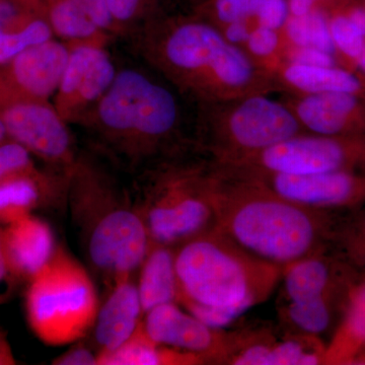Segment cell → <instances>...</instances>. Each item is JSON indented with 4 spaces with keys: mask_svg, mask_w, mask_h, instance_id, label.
Instances as JSON below:
<instances>
[{
    "mask_svg": "<svg viewBox=\"0 0 365 365\" xmlns=\"http://www.w3.org/2000/svg\"><path fill=\"white\" fill-rule=\"evenodd\" d=\"M282 61L304 66H340L337 58L329 53L312 47H299L285 44L282 51Z\"/></svg>",
    "mask_w": 365,
    "mask_h": 365,
    "instance_id": "836d02e7",
    "label": "cell"
},
{
    "mask_svg": "<svg viewBox=\"0 0 365 365\" xmlns=\"http://www.w3.org/2000/svg\"><path fill=\"white\" fill-rule=\"evenodd\" d=\"M16 359H14L13 350L6 334L4 331L0 330V365H13L16 364Z\"/></svg>",
    "mask_w": 365,
    "mask_h": 365,
    "instance_id": "ee69618b",
    "label": "cell"
},
{
    "mask_svg": "<svg viewBox=\"0 0 365 365\" xmlns=\"http://www.w3.org/2000/svg\"><path fill=\"white\" fill-rule=\"evenodd\" d=\"M71 47L52 39L32 46L9 62L13 90L7 103L16 100L47 101L60 85Z\"/></svg>",
    "mask_w": 365,
    "mask_h": 365,
    "instance_id": "9a60e30c",
    "label": "cell"
},
{
    "mask_svg": "<svg viewBox=\"0 0 365 365\" xmlns=\"http://www.w3.org/2000/svg\"><path fill=\"white\" fill-rule=\"evenodd\" d=\"M281 34L287 45L316 48L337 58L329 28L328 13L324 9H314L302 16L290 14Z\"/></svg>",
    "mask_w": 365,
    "mask_h": 365,
    "instance_id": "4316f807",
    "label": "cell"
},
{
    "mask_svg": "<svg viewBox=\"0 0 365 365\" xmlns=\"http://www.w3.org/2000/svg\"><path fill=\"white\" fill-rule=\"evenodd\" d=\"M28 283L26 319L43 343L68 345L88 335L100 300L83 264L58 247L49 263Z\"/></svg>",
    "mask_w": 365,
    "mask_h": 365,
    "instance_id": "ba28073f",
    "label": "cell"
},
{
    "mask_svg": "<svg viewBox=\"0 0 365 365\" xmlns=\"http://www.w3.org/2000/svg\"><path fill=\"white\" fill-rule=\"evenodd\" d=\"M117 28L129 26L145 16L153 0H107Z\"/></svg>",
    "mask_w": 365,
    "mask_h": 365,
    "instance_id": "e575fe53",
    "label": "cell"
},
{
    "mask_svg": "<svg viewBox=\"0 0 365 365\" xmlns=\"http://www.w3.org/2000/svg\"><path fill=\"white\" fill-rule=\"evenodd\" d=\"M1 232L9 267L19 282L35 277L58 248L49 223L34 215L9 223Z\"/></svg>",
    "mask_w": 365,
    "mask_h": 365,
    "instance_id": "d6986e66",
    "label": "cell"
},
{
    "mask_svg": "<svg viewBox=\"0 0 365 365\" xmlns=\"http://www.w3.org/2000/svg\"><path fill=\"white\" fill-rule=\"evenodd\" d=\"M134 189L151 242L177 247L215 227L217 173L182 153L144 168Z\"/></svg>",
    "mask_w": 365,
    "mask_h": 365,
    "instance_id": "8992f818",
    "label": "cell"
},
{
    "mask_svg": "<svg viewBox=\"0 0 365 365\" xmlns=\"http://www.w3.org/2000/svg\"><path fill=\"white\" fill-rule=\"evenodd\" d=\"M141 45L151 66L198 106L281 91L272 72L198 16L153 24Z\"/></svg>",
    "mask_w": 365,
    "mask_h": 365,
    "instance_id": "6da1fadb",
    "label": "cell"
},
{
    "mask_svg": "<svg viewBox=\"0 0 365 365\" xmlns=\"http://www.w3.org/2000/svg\"><path fill=\"white\" fill-rule=\"evenodd\" d=\"M32 153L16 141H6L0 145V182L9 178L37 170Z\"/></svg>",
    "mask_w": 365,
    "mask_h": 365,
    "instance_id": "d6a6232c",
    "label": "cell"
},
{
    "mask_svg": "<svg viewBox=\"0 0 365 365\" xmlns=\"http://www.w3.org/2000/svg\"><path fill=\"white\" fill-rule=\"evenodd\" d=\"M215 169V228L252 256L283 269L332 242L337 225L331 211L306 207L249 178Z\"/></svg>",
    "mask_w": 365,
    "mask_h": 365,
    "instance_id": "7a4b0ae2",
    "label": "cell"
},
{
    "mask_svg": "<svg viewBox=\"0 0 365 365\" xmlns=\"http://www.w3.org/2000/svg\"><path fill=\"white\" fill-rule=\"evenodd\" d=\"M257 26L258 25H257L256 19L251 18L232 21V23L218 29L228 43L240 48H244Z\"/></svg>",
    "mask_w": 365,
    "mask_h": 365,
    "instance_id": "8d00e7d4",
    "label": "cell"
},
{
    "mask_svg": "<svg viewBox=\"0 0 365 365\" xmlns=\"http://www.w3.org/2000/svg\"><path fill=\"white\" fill-rule=\"evenodd\" d=\"M285 42L278 31L257 26L242 49L259 66L272 72L282 61Z\"/></svg>",
    "mask_w": 365,
    "mask_h": 365,
    "instance_id": "4dcf8cb0",
    "label": "cell"
},
{
    "mask_svg": "<svg viewBox=\"0 0 365 365\" xmlns=\"http://www.w3.org/2000/svg\"><path fill=\"white\" fill-rule=\"evenodd\" d=\"M266 0H205L197 16L217 28L232 21L255 18Z\"/></svg>",
    "mask_w": 365,
    "mask_h": 365,
    "instance_id": "f546056e",
    "label": "cell"
},
{
    "mask_svg": "<svg viewBox=\"0 0 365 365\" xmlns=\"http://www.w3.org/2000/svg\"><path fill=\"white\" fill-rule=\"evenodd\" d=\"M205 364L202 359L151 339L143 321L133 335L114 351L98 353V365H193Z\"/></svg>",
    "mask_w": 365,
    "mask_h": 365,
    "instance_id": "603a6c76",
    "label": "cell"
},
{
    "mask_svg": "<svg viewBox=\"0 0 365 365\" xmlns=\"http://www.w3.org/2000/svg\"><path fill=\"white\" fill-rule=\"evenodd\" d=\"M175 247L151 242L139 268L138 288L144 314L162 304L177 302L178 280Z\"/></svg>",
    "mask_w": 365,
    "mask_h": 365,
    "instance_id": "7402d4cb",
    "label": "cell"
},
{
    "mask_svg": "<svg viewBox=\"0 0 365 365\" xmlns=\"http://www.w3.org/2000/svg\"><path fill=\"white\" fill-rule=\"evenodd\" d=\"M356 68L357 71H360V73L365 76V42L361 53H360L359 60H357Z\"/></svg>",
    "mask_w": 365,
    "mask_h": 365,
    "instance_id": "f6af8a7d",
    "label": "cell"
},
{
    "mask_svg": "<svg viewBox=\"0 0 365 365\" xmlns=\"http://www.w3.org/2000/svg\"><path fill=\"white\" fill-rule=\"evenodd\" d=\"M220 170L249 178L283 198L318 210L354 207L365 201V173L362 172L282 174Z\"/></svg>",
    "mask_w": 365,
    "mask_h": 365,
    "instance_id": "8fae6325",
    "label": "cell"
},
{
    "mask_svg": "<svg viewBox=\"0 0 365 365\" xmlns=\"http://www.w3.org/2000/svg\"><path fill=\"white\" fill-rule=\"evenodd\" d=\"M177 304L222 329L269 299L283 269L252 256L215 228L175 247Z\"/></svg>",
    "mask_w": 365,
    "mask_h": 365,
    "instance_id": "3957f363",
    "label": "cell"
},
{
    "mask_svg": "<svg viewBox=\"0 0 365 365\" xmlns=\"http://www.w3.org/2000/svg\"><path fill=\"white\" fill-rule=\"evenodd\" d=\"M21 13L13 0H0V31L21 24Z\"/></svg>",
    "mask_w": 365,
    "mask_h": 365,
    "instance_id": "7bdbcfd3",
    "label": "cell"
},
{
    "mask_svg": "<svg viewBox=\"0 0 365 365\" xmlns=\"http://www.w3.org/2000/svg\"><path fill=\"white\" fill-rule=\"evenodd\" d=\"M68 45V62L53 105L66 123L78 121L102 98L117 74L104 46Z\"/></svg>",
    "mask_w": 365,
    "mask_h": 365,
    "instance_id": "7c38bea8",
    "label": "cell"
},
{
    "mask_svg": "<svg viewBox=\"0 0 365 365\" xmlns=\"http://www.w3.org/2000/svg\"><path fill=\"white\" fill-rule=\"evenodd\" d=\"M290 14L288 0H266L255 19L259 26L281 32Z\"/></svg>",
    "mask_w": 365,
    "mask_h": 365,
    "instance_id": "d590c367",
    "label": "cell"
},
{
    "mask_svg": "<svg viewBox=\"0 0 365 365\" xmlns=\"http://www.w3.org/2000/svg\"><path fill=\"white\" fill-rule=\"evenodd\" d=\"M11 140L60 172H71L78 155L66 122L47 101L16 100L0 112Z\"/></svg>",
    "mask_w": 365,
    "mask_h": 365,
    "instance_id": "30bf717a",
    "label": "cell"
},
{
    "mask_svg": "<svg viewBox=\"0 0 365 365\" xmlns=\"http://www.w3.org/2000/svg\"><path fill=\"white\" fill-rule=\"evenodd\" d=\"M144 330L160 345L192 353L205 364H225L232 335L203 323L177 302L162 304L144 314Z\"/></svg>",
    "mask_w": 365,
    "mask_h": 365,
    "instance_id": "4fadbf2b",
    "label": "cell"
},
{
    "mask_svg": "<svg viewBox=\"0 0 365 365\" xmlns=\"http://www.w3.org/2000/svg\"><path fill=\"white\" fill-rule=\"evenodd\" d=\"M83 120L101 144L138 170L182 153V112L167 86L135 69L117 72L102 98Z\"/></svg>",
    "mask_w": 365,
    "mask_h": 365,
    "instance_id": "5b68a950",
    "label": "cell"
},
{
    "mask_svg": "<svg viewBox=\"0 0 365 365\" xmlns=\"http://www.w3.org/2000/svg\"><path fill=\"white\" fill-rule=\"evenodd\" d=\"M342 297H323L285 302L283 319L294 333L319 337L332 325L338 300Z\"/></svg>",
    "mask_w": 365,
    "mask_h": 365,
    "instance_id": "484cf974",
    "label": "cell"
},
{
    "mask_svg": "<svg viewBox=\"0 0 365 365\" xmlns=\"http://www.w3.org/2000/svg\"><path fill=\"white\" fill-rule=\"evenodd\" d=\"M348 1L349 0H288L290 13L294 16H302L318 9L330 11Z\"/></svg>",
    "mask_w": 365,
    "mask_h": 365,
    "instance_id": "60d3db41",
    "label": "cell"
},
{
    "mask_svg": "<svg viewBox=\"0 0 365 365\" xmlns=\"http://www.w3.org/2000/svg\"><path fill=\"white\" fill-rule=\"evenodd\" d=\"M326 345L316 336L292 334L283 340L265 334L234 335L225 364L235 365L325 364Z\"/></svg>",
    "mask_w": 365,
    "mask_h": 365,
    "instance_id": "e0dca14e",
    "label": "cell"
},
{
    "mask_svg": "<svg viewBox=\"0 0 365 365\" xmlns=\"http://www.w3.org/2000/svg\"><path fill=\"white\" fill-rule=\"evenodd\" d=\"M344 13L348 20L351 21L352 25L359 31L360 34L365 38V4L349 0L342 6L337 7Z\"/></svg>",
    "mask_w": 365,
    "mask_h": 365,
    "instance_id": "b9f144b4",
    "label": "cell"
},
{
    "mask_svg": "<svg viewBox=\"0 0 365 365\" xmlns=\"http://www.w3.org/2000/svg\"><path fill=\"white\" fill-rule=\"evenodd\" d=\"M217 167L282 174L365 173V132L347 135L300 134L261 153Z\"/></svg>",
    "mask_w": 365,
    "mask_h": 365,
    "instance_id": "9c48e42d",
    "label": "cell"
},
{
    "mask_svg": "<svg viewBox=\"0 0 365 365\" xmlns=\"http://www.w3.org/2000/svg\"><path fill=\"white\" fill-rule=\"evenodd\" d=\"M196 148L225 165L307 133L284 102L250 95L199 105Z\"/></svg>",
    "mask_w": 365,
    "mask_h": 365,
    "instance_id": "52a82bcc",
    "label": "cell"
},
{
    "mask_svg": "<svg viewBox=\"0 0 365 365\" xmlns=\"http://www.w3.org/2000/svg\"><path fill=\"white\" fill-rule=\"evenodd\" d=\"M364 4H365V1H364Z\"/></svg>",
    "mask_w": 365,
    "mask_h": 365,
    "instance_id": "f907efd6",
    "label": "cell"
},
{
    "mask_svg": "<svg viewBox=\"0 0 365 365\" xmlns=\"http://www.w3.org/2000/svg\"><path fill=\"white\" fill-rule=\"evenodd\" d=\"M53 31L47 20L30 19L20 26L0 31V64H7L32 46L52 39Z\"/></svg>",
    "mask_w": 365,
    "mask_h": 365,
    "instance_id": "83f0119b",
    "label": "cell"
},
{
    "mask_svg": "<svg viewBox=\"0 0 365 365\" xmlns=\"http://www.w3.org/2000/svg\"><path fill=\"white\" fill-rule=\"evenodd\" d=\"M56 365H98V353L83 344L74 345L52 362Z\"/></svg>",
    "mask_w": 365,
    "mask_h": 365,
    "instance_id": "ab89813d",
    "label": "cell"
},
{
    "mask_svg": "<svg viewBox=\"0 0 365 365\" xmlns=\"http://www.w3.org/2000/svg\"><path fill=\"white\" fill-rule=\"evenodd\" d=\"M327 13L331 37L340 66L357 71V60L364 48L365 38L340 9H332Z\"/></svg>",
    "mask_w": 365,
    "mask_h": 365,
    "instance_id": "f1b7e54d",
    "label": "cell"
},
{
    "mask_svg": "<svg viewBox=\"0 0 365 365\" xmlns=\"http://www.w3.org/2000/svg\"><path fill=\"white\" fill-rule=\"evenodd\" d=\"M71 173L39 170L0 182V223L9 225L43 207L67 204Z\"/></svg>",
    "mask_w": 365,
    "mask_h": 365,
    "instance_id": "ac0fdd59",
    "label": "cell"
},
{
    "mask_svg": "<svg viewBox=\"0 0 365 365\" xmlns=\"http://www.w3.org/2000/svg\"><path fill=\"white\" fill-rule=\"evenodd\" d=\"M53 1V0H48V4H49V2H51Z\"/></svg>",
    "mask_w": 365,
    "mask_h": 365,
    "instance_id": "681fc988",
    "label": "cell"
},
{
    "mask_svg": "<svg viewBox=\"0 0 365 365\" xmlns=\"http://www.w3.org/2000/svg\"><path fill=\"white\" fill-rule=\"evenodd\" d=\"M29 1H38V0H29Z\"/></svg>",
    "mask_w": 365,
    "mask_h": 365,
    "instance_id": "c3c4849f",
    "label": "cell"
},
{
    "mask_svg": "<svg viewBox=\"0 0 365 365\" xmlns=\"http://www.w3.org/2000/svg\"><path fill=\"white\" fill-rule=\"evenodd\" d=\"M134 276L119 279L98 307L93 337L98 353L114 351L133 335L143 319V307Z\"/></svg>",
    "mask_w": 365,
    "mask_h": 365,
    "instance_id": "ffe728a7",
    "label": "cell"
},
{
    "mask_svg": "<svg viewBox=\"0 0 365 365\" xmlns=\"http://www.w3.org/2000/svg\"><path fill=\"white\" fill-rule=\"evenodd\" d=\"M47 21L53 33L71 44L104 46L106 33L93 23L83 0H53L48 4Z\"/></svg>",
    "mask_w": 365,
    "mask_h": 365,
    "instance_id": "d4e9b609",
    "label": "cell"
},
{
    "mask_svg": "<svg viewBox=\"0 0 365 365\" xmlns=\"http://www.w3.org/2000/svg\"><path fill=\"white\" fill-rule=\"evenodd\" d=\"M90 13L93 23L104 33L116 30L117 26L113 18L107 0H83Z\"/></svg>",
    "mask_w": 365,
    "mask_h": 365,
    "instance_id": "74e56055",
    "label": "cell"
},
{
    "mask_svg": "<svg viewBox=\"0 0 365 365\" xmlns=\"http://www.w3.org/2000/svg\"><path fill=\"white\" fill-rule=\"evenodd\" d=\"M307 133L347 135L365 132V97L353 93L289 95L283 101Z\"/></svg>",
    "mask_w": 365,
    "mask_h": 365,
    "instance_id": "5bb4252c",
    "label": "cell"
},
{
    "mask_svg": "<svg viewBox=\"0 0 365 365\" xmlns=\"http://www.w3.org/2000/svg\"><path fill=\"white\" fill-rule=\"evenodd\" d=\"M2 228H0V304H4L13 295L19 280L9 267L4 242H2Z\"/></svg>",
    "mask_w": 365,
    "mask_h": 365,
    "instance_id": "f35d334b",
    "label": "cell"
},
{
    "mask_svg": "<svg viewBox=\"0 0 365 365\" xmlns=\"http://www.w3.org/2000/svg\"><path fill=\"white\" fill-rule=\"evenodd\" d=\"M354 364H365V351L360 355L359 359L355 360Z\"/></svg>",
    "mask_w": 365,
    "mask_h": 365,
    "instance_id": "7dc6e473",
    "label": "cell"
},
{
    "mask_svg": "<svg viewBox=\"0 0 365 365\" xmlns=\"http://www.w3.org/2000/svg\"><path fill=\"white\" fill-rule=\"evenodd\" d=\"M66 205L86 260L107 284L134 276L151 240L133 194L93 158L78 155Z\"/></svg>",
    "mask_w": 365,
    "mask_h": 365,
    "instance_id": "277c9868",
    "label": "cell"
},
{
    "mask_svg": "<svg viewBox=\"0 0 365 365\" xmlns=\"http://www.w3.org/2000/svg\"><path fill=\"white\" fill-rule=\"evenodd\" d=\"M273 74L281 91L289 95L346 93L365 97V76L340 66H304L281 61Z\"/></svg>",
    "mask_w": 365,
    "mask_h": 365,
    "instance_id": "44dd1931",
    "label": "cell"
},
{
    "mask_svg": "<svg viewBox=\"0 0 365 365\" xmlns=\"http://www.w3.org/2000/svg\"><path fill=\"white\" fill-rule=\"evenodd\" d=\"M332 242L339 244L351 266L365 268V213L359 220L345 227H336Z\"/></svg>",
    "mask_w": 365,
    "mask_h": 365,
    "instance_id": "1f68e13d",
    "label": "cell"
},
{
    "mask_svg": "<svg viewBox=\"0 0 365 365\" xmlns=\"http://www.w3.org/2000/svg\"><path fill=\"white\" fill-rule=\"evenodd\" d=\"M365 351V281L353 287L343 321L327 346L325 364H354Z\"/></svg>",
    "mask_w": 365,
    "mask_h": 365,
    "instance_id": "cb8c5ba5",
    "label": "cell"
},
{
    "mask_svg": "<svg viewBox=\"0 0 365 365\" xmlns=\"http://www.w3.org/2000/svg\"><path fill=\"white\" fill-rule=\"evenodd\" d=\"M7 133L6 126H4V121H2L1 116H0V145L6 143L7 138Z\"/></svg>",
    "mask_w": 365,
    "mask_h": 365,
    "instance_id": "bcb514c9",
    "label": "cell"
},
{
    "mask_svg": "<svg viewBox=\"0 0 365 365\" xmlns=\"http://www.w3.org/2000/svg\"><path fill=\"white\" fill-rule=\"evenodd\" d=\"M281 281L285 302L349 297L354 287L351 284V266L329 257L326 250L285 266Z\"/></svg>",
    "mask_w": 365,
    "mask_h": 365,
    "instance_id": "2e32d148",
    "label": "cell"
}]
</instances>
